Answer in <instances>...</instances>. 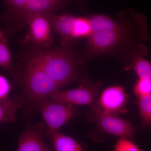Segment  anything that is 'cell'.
Instances as JSON below:
<instances>
[{"label":"cell","instance_id":"obj_13","mask_svg":"<svg viewBox=\"0 0 151 151\" xmlns=\"http://www.w3.org/2000/svg\"><path fill=\"white\" fill-rule=\"evenodd\" d=\"M21 107L18 97L0 101V124L15 122L18 109Z\"/></svg>","mask_w":151,"mask_h":151},{"label":"cell","instance_id":"obj_17","mask_svg":"<svg viewBox=\"0 0 151 151\" xmlns=\"http://www.w3.org/2000/svg\"><path fill=\"white\" fill-rule=\"evenodd\" d=\"M134 92L139 97L151 94V80L139 78L134 86Z\"/></svg>","mask_w":151,"mask_h":151},{"label":"cell","instance_id":"obj_2","mask_svg":"<svg viewBox=\"0 0 151 151\" xmlns=\"http://www.w3.org/2000/svg\"><path fill=\"white\" fill-rule=\"evenodd\" d=\"M12 76L20 88L22 107L38 109L40 105L60 87L35 62L21 55Z\"/></svg>","mask_w":151,"mask_h":151},{"label":"cell","instance_id":"obj_5","mask_svg":"<svg viewBox=\"0 0 151 151\" xmlns=\"http://www.w3.org/2000/svg\"><path fill=\"white\" fill-rule=\"evenodd\" d=\"M45 123L46 132L45 136H50L52 133L76 117L78 114L73 105L54 102L49 99L44 101L38 108Z\"/></svg>","mask_w":151,"mask_h":151},{"label":"cell","instance_id":"obj_7","mask_svg":"<svg viewBox=\"0 0 151 151\" xmlns=\"http://www.w3.org/2000/svg\"><path fill=\"white\" fill-rule=\"evenodd\" d=\"M90 106L94 112L98 125L103 132L120 138L129 139L134 138L136 129L130 122L105 112L100 106L93 103Z\"/></svg>","mask_w":151,"mask_h":151},{"label":"cell","instance_id":"obj_16","mask_svg":"<svg viewBox=\"0 0 151 151\" xmlns=\"http://www.w3.org/2000/svg\"><path fill=\"white\" fill-rule=\"evenodd\" d=\"M138 105L142 127L151 126V94L139 97Z\"/></svg>","mask_w":151,"mask_h":151},{"label":"cell","instance_id":"obj_4","mask_svg":"<svg viewBox=\"0 0 151 151\" xmlns=\"http://www.w3.org/2000/svg\"><path fill=\"white\" fill-rule=\"evenodd\" d=\"M129 26L127 22L114 29L92 32L87 38L86 53L92 56L111 52L126 43L130 35Z\"/></svg>","mask_w":151,"mask_h":151},{"label":"cell","instance_id":"obj_11","mask_svg":"<svg viewBox=\"0 0 151 151\" xmlns=\"http://www.w3.org/2000/svg\"><path fill=\"white\" fill-rule=\"evenodd\" d=\"M145 52L143 47L132 51V67L139 78L151 81V63L144 58Z\"/></svg>","mask_w":151,"mask_h":151},{"label":"cell","instance_id":"obj_9","mask_svg":"<svg viewBox=\"0 0 151 151\" xmlns=\"http://www.w3.org/2000/svg\"><path fill=\"white\" fill-rule=\"evenodd\" d=\"M127 97L122 86H110L102 92L99 100L100 106L105 112L114 114L121 111L126 103Z\"/></svg>","mask_w":151,"mask_h":151},{"label":"cell","instance_id":"obj_3","mask_svg":"<svg viewBox=\"0 0 151 151\" xmlns=\"http://www.w3.org/2000/svg\"><path fill=\"white\" fill-rule=\"evenodd\" d=\"M43 15L48 20L51 28L60 37L61 45L88 38L92 33L88 17H76L66 13L59 15L53 14Z\"/></svg>","mask_w":151,"mask_h":151},{"label":"cell","instance_id":"obj_15","mask_svg":"<svg viewBox=\"0 0 151 151\" xmlns=\"http://www.w3.org/2000/svg\"><path fill=\"white\" fill-rule=\"evenodd\" d=\"M6 34V30L0 32V66L12 75L14 67L9 48Z\"/></svg>","mask_w":151,"mask_h":151},{"label":"cell","instance_id":"obj_18","mask_svg":"<svg viewBox=\"0 0 151 151\" xmlns=\"http://www.w3.org/2000/svg\"><path fill=\"white\" fill-rule=\"evenodd\" d=\"M114 151H142L137 145L129 139L119 138L116 142Z\"/></svg>","mask_w":151,"mask_h":151},{"label":"cell","instance_id":"obj_12","mask_svg":"<svg viewBox=\"0 0 151 151\" xmlns=\"http://www.w3.org/2000/svg\"><path fill=\"white\" fill-rule=\"evenodd\" d=\"M50 136L56 151H84L77 141L60 131L53 132Z\"/></svg>","mask_w":151,"mask_h":151},{"label":"cell","instance_id":"obj_20","mask_svg":"<svg viewBox=\"0 0 151 151\" xmlns=\"http://www.w3.org/2000/svg\"><path fill=\"white\" fill-rule=\"evenodd\" d=\"M3 30H3L1 28V27H0V32L2 31H3Z\"/></svg>","mask_w":151,"mask_h":151},{"label":"cell","instance_id":"obj_6","mask_svg":"<svg viewBox=\"0 0 151 151\" xmlns=\"http://www.w3.org/2000/svg\"><path fill=\"white\" fill-rule=\"evenodd\" d=\"M101 85V82L92 84L84 82L76 89L57 90L50 95L49 99L54 102L72 105H90L100 92Z\"/></svg>","mask_w":151,"mask_h":151},{"label":"cell","instance_id":"obj_10","mask_svg":"<svg viewBox=\"0 0 151 151\" xmlns=\"http://www.w3.org/2000/svg\"><path fill=\"white\" fill-rule=\"evenodd\" d=\"M44 135L35 127L28 126L19 139L17 151H52L43 140Z\"/></svg>","mask_w":151,"mask_h":151},{"label":"cell","instance_id":"obj_14","mask_svg":"<svg viewBox=\"0 0 151 151\" xmlns=\"http://www.w3.org/2000/svg\"><path fill=\"white\" fill-rule=\"evenodd\" d=\"M92 33L99 31L114 29L121 27L124 22L113 19L105 15H92L88 17Z\"/></svg>","mask_w":151,"mask_h":151},{"label":"cell","instance_id":"obj_8","mask_svg":"<svg viewBox=\"0 0 151 151\" xmlns=\"http://www.w3.org/2000/svg\"><path fill=\"white\" fill-rule=\"evenodd\" d=\"M24 24L29 26L28 45L45 49L50 48L53 43L51 26L43 15L28 16L25 19Z\"/></svg>","mask_w":151,"mask_h":151},{"label":"cell","instance_id":"obj_19","mask_svg":"<svg viewBox=\"0 0 151 151\" xmlns=\"http://www.w3.org/2000/svg\"><path fill=\"white\" fill-rule=\"evenodd\" d=\"M12 90L10 82L4 76L0 74V101L7 100Z\"/></svg>","mask_w":151,"mask_h":151},{"label":"cell","instance_id":"obj_1","mask_svg":"<svg viewBox=\"0 0 151 151\" xmlns=\"http://www.w3.org/2000/svg\"><path fill=\"white\" fill-rule=\"evenodd\" d=\"M73 43L61 45L52 49L27 45L22 55L37 64L61 88L81 79L82 59L76 53Z\"/></svg>","mask_w":151,"mask_h":151}]
</instances>
